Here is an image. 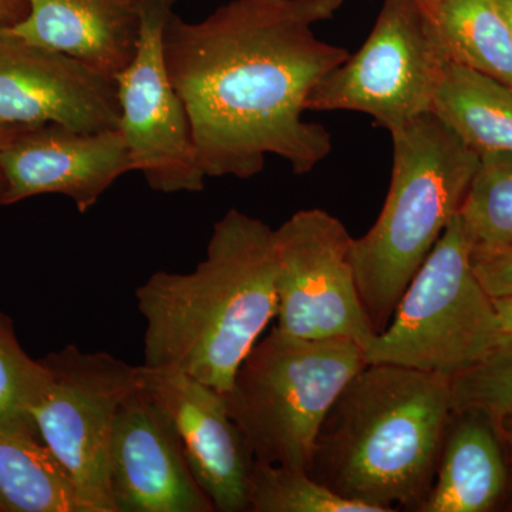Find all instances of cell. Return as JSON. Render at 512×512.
<instances>
[{
    "label": "cell",
    "mask_w": 512,
    "mask_h": 512,
    "mask_svg": "<svg viewBox=\"0 0 512 512\" xmlns=\"http://www.w3.org/2000/svg\"><path fill=\"white\" fill-rule=\"evenodd\" d=\"M49 370L26 355L12 323L0 313V429L37 430L30 407L45 389Z\"/></svg>",
    "instance_id": "22"
},
{
    "label": "cell",
    "mask_w": 512,
    "mask_h": 512,
    "mask_svg": "<svg viewBox=\"0 0 512 512\" xmlns=\"http://www.w3.org/2000/svg\"><path fill=\"white\" fill-rule=\"evenodd\" d=\"M0 121L18 127L57 124L86 133L119 130L116 80L0 28Z\"/></svg>",
    "instance_id": "11"
},
{
    "label": "cell",
    "mask_w": 512,
    "mask_h": 512,
    "mask_svg": "<svg viewBox=\"0 0 512 512\" xmlns=\"http://www.w3.org/2000/svg\"><path fill=\"white\" fill-rule=\"evenodd\" d=\"M0 511L90 512L39 431L0 429Z\"/></svg>",
    "instance_id": "17"
},
{
    "label": "cell",
    "mask_w": 512,
    "mask_h": 512,
    "mask_svg": "<svg viewBox=\"0 0 512 512\" xmlns=\"http://www.w3.org/2000/svg\"><path fill=\"white\" fill-rule=\"evenodd\" d=\"M28 15L10 30L33 45L79 60L116 80L140 40L136 0H26Z\"/></svg>",
    "instance_id": "15"
},
{
    "label": "cell",
    "mask_w": 512,
    "mask_h": 512,
    "mask_svg": "<svg viewBox=\"0 0 512 512\" xmlns=\"http://www.w3.org/2000/svg\"><path fill=\"white\" fill-rule=\"evenodd\" d=\"M114 512H212L163 414L133 390L121 404L109 450Z\"/></svg>",
    "instance_id": "14"
},
{
    "label": "cell",
    "mask_w": 512,
    "mask_h": 512,
    "mask_svg": "<svg viewBox=\"0 0 512 512\" xmlns=\"http://www.w3.org/2000/svg\"><path fill=\"white\" fill-rule=\"evenodd\" d=\"M451 62L512 86V40L497 0H431Z\"/></svg>",
    "instance_id": "19"
},
{
    "label": "cell",
    "mask_w": 512,
    "mask_h": 512,
    "mask_svg": "<svg viewBox=\"0 0 512 512\" xmlns=\"http://www.w3.org/2000/svg\"><path fill=\"white\" fill-rule=\"evenodd\" d=\"M251 512H376L346 500L309 476L308 471L256 461L248 485Z\"/></svg>",
    "instance_id": "21"
},
{
    "label": "cell",
    "mask_w": 512,
    "mask_h": 512,
    "mask_svg": "<svg viewBox=\"0 0 512 512\" xmlns=\"http://www.w3.org/2000/svg\"><path fill=\"white\" fill-rule=\"evenodd\" d=\"M49 377L30 407L40 437L72 477L90 512H114L109 450L121 404L137 387V366L107 352L66 346L43 359Z\"/></svg>",
    "instance_id": "8"
},
{
    "label": "cell",
    "mask_w": 512,
    "mask_h": 512,
    "mask_svg": "<svg viewBox=\"0 0 512 512\" xmlns=\"http://www.w3.org/2000/svg\"><path fill=\"white\" fill-rule=\"evenodd\" d=\"M451 414L450 377L366 365L326 414L309 476L376 512H419L433 487Z\"/></svg>",
    "instance_id": "3"
},
{
    "label": "cell",
    "mask_w": 512,
    "mask_h": 512,
    "mask_svg": "<svg viewBox=\"0 0 512 512\" xmlns=\"http://www.w3.org/2000/svg\"><path fill=\"white\" fill-rule=\"evenodd\" d=\"M137 382L170 424L214 510L248 511L255 457L228 412L224 393L184 373L144 365L137 366Z\"/></svg>",
    "instance_id": "12"
},
{
    "label": "cell",
    "mask_w": 512,
    "mask_h": 512,
    "mask_svg": "<svg viewBox=\"0 0 512 512\" xmlns=\"http://www.w3.org/2000/svg\"><path fill=\"white\" fill-rule=\"evenodd\" d=\"M343 3L231 0L201 22L171 16L165 63L207 177L247 180L268 156L303 175L332 153L329 131L303 114L316 86L350 56L315 33Z\"/></svg>",
    "instance_id": "1"
},
{
    "label": "cell",
    "mask_w": 512,
    "mask_h": 512,
    "mask_svg": "<svg viewBox=\"0 0 512 512\" xmlns=\"http://www.w3.org/2000/svg\"><path fill=\"white\" fill-rule=\"evenodd\" d=\"M471 265L491 298L512 296V245L471 249Z\"/></svg>",
    "instance_id": "24"
},
{
    "label": "cell",
    "mask_w": 512,
    "mask_h": 512,
    "mask_svg": "<svg viewBox=\"0 0 512 512\" xmlns=\"http://www.w3.org/2000/svg\"><path fill=\"white\" fill-rule=\"evenodd\" d=\"M355 238L320 208L293 214L274 229L276 329L303 339H346L365 349L376 330L357 288Z\"/></svg>",
    "instance_id": "9"
},
{
    "label": "cell",
    "mask_w": 512,
    "mask_h": 512,
    "mask_svg": "<svg viewBox=\"0 0 512 512\" xmlns=\"http://www.w3.org/2000/svg\"><path fill=\"white\" fill-rule=\"evenodd\" d=\"M450 62L431 0H383L366 42L316 86L308 111H356L392 133L433 111Z\"/></svg>",
    "instance_id": "7"
},
{
    "label": "cell",
    "mask_w": 512,
    "mask_h": 512,
    "mask_svg": "<svg viewBox=\"0 0 512 512\" xmlns=\"http://www.w3.org/2000/svg\"><path fill=\"white\" fill-rule=\"evenodd\" d=\"M471 249L457 215L407 285L386 328L363 352L366 365L386 363L451 379L501 342L494 301L474 272Z\"/></svg>",
    "instance_id": "6"
},
{
    "label": "cell",
    "mask_w": 512,
    "mask_h": 512,
    "mask_svg": "<svg viewBox=\"0 0 512 512\" xmlns=\"http://www.w3.org/2000/svg\"><path fill=\"white\" fill-rule=\"evenodd\" d=\"M274 229L238 210L215 222L190 274L156 272L138 286L144 366L175 370L227 393L276 318Z\"/></svg>",
    "instance_id": "2"
},
{
    "label": "cell",
    "mask_w": 512,
    "mask_h": 512,
    "mask_svg": "<svg viewBox=\"0 0 512 512\" xmlns=\"http://www.w3.org/2000/svg\"><path fill=\"white\" fill-rule=\"evenodd\" d=\"M3 195H5V183H3L2 174H0V204H3Z\"/></svg>",
    "instance_id": "30"
},
{
    "label": "cell",
    "mask_w": 512,
    "mask_h": 512,
    "mask_svg": "<svg viewBox=\"0 0 512 512\" xmlns=\"http://www.w3.org/2000/svg\"><path fill=\"white\" fill-rule=\"evenodd\" d=\"M22 127L18 126H10V124H5L0 121V150L15 137V134L18 133Z\"/></svg>",
    "instance_id": "28"
},
{
    "label": "cell",
    "mask_w": 512,
    "mask_h": 512,
    "mask_svg": "<svg viewBox=\"0 0 512 512\" xmlns=\"http://www.w3.org/2000/svg\"><path fill=\"white\" fill-rule=\"evenodd\" d=\"M498 8L503 13L505 22H507L508 30H510L512 40V0H497Z\"/></svg>",
    "instance_id": "29"
},
{
    "label": "cell",
    "mask_w": 512,
    "mask_h": 512,
    "mask_svg": "<svg viewBox=\"0 0 512 512\" xmlns=\"http://www.w3.org/2000/svg\"><path fill=\"white\" fill-rule=\"evenodd\" d=\"M26 0H0V28H12L28 15Z\"/></svg>",
    "instance_id": "25"
},
{
    "label": "cell",
    "mask_w": 512,
    "mask_h": 512,
    "mask_svg": "<svg viewBox=\"0 0 512 512\" xmlns=\"http://www.w3.org/2000/svg\"><path fill=\"white\" fill-rule=\"evenodd\" d=\"M493 301L501 335H503V339H512V296L493 298Z\"/></svg>",
    "instance_id": "26"
},
{
    "label": "cell",
    "mask_w": 512,
    "mask_h": 512,
    "mask_svg": "<svg viewBox=\"0 0 512 512\" xmlns=\"http://www.w3.org/2000/svg\"><path fill=\"white\" fill-rule=\"evenodd\" d=\"M453 412L480 410L495 424L512 413V339H503L483 360L451 377Z\"/></svg>",
    "instance_id": "23"
},
{
    "label": "cell",
    "mask_w": 512,
    "mask_h": 512,
    "mask_svg": "<svg viewBox=\"0 0 512 512\" xmlns=\"http://www.w3.org/2000/svg\"><path fill=\"white\" fill-rule=\"evenodd\" d=\"M130 171L133 161L120 128L86 133L57 124L22 127L0 150L3 204L62 194L87 212Z\"/></svg>",
    "instance_id": "13"
},
{
    "label": "cell",
    "mask_w": 512,
    "mask_h": 512,
    "mask_svg": "<svg viewBox=\"0 0 512 512\" xmlns=\"http://www.w3.org/2000/svg\"><path fill=\"white\" fill-rule=\"evenodd\" d=\"M511 491L512 461L497 424L480 410L453 412L419 512H491L510 503Z\"/></svg>",
    "instance_id": "16"
},
{
    "label": "cell",
    "mask_w": 512,
    "mask_h": 512,
    "mask_svg": "<svg viewBox=\"0 0 512 512\" xmlns=\"http://www.w3.org/2000/svg\"><path fill=\"white\" fill-rule=\"evenodd\" d=\"M458 215L473 248L512 245V154H480Z\"/></svg>",
    "instance_id": "20"
},
{
    "label": "cell",
    "mask_w": 512,
    "mask_h": 512,
    "mask_svg": "<svg viewBox=\"0 0 512 512\" xmlns=\"http://www.w3.org/2000/svg\"><path fill=\"white\" fill-rule=\"evenodd\" d=\"M498 430H500L501 437H503L505 447H507L508 454H510L512 461V413L505 414L503 419L497 423ZM510 504L512 507V491L510 497Z\"/></svg>",
    "instance_id": "27"
},
{
    "label": "cell",
    "mask_w": 512,
    "mask_h": 512,
    "mask_svg": "<svg viewBox=\"0 0 512 512\" xmlns=\"http://www.w3.org/2000/svg\"><path fill=\"white\" fill-rule=\"evenodd\" d=\"M393 170L375 225L353 241L357 288L386 328L407 285L457 217L480 156L433 111L392 131Z\"/></svg>",
    "instance_id": "4"
},
{
    "label": "cell",
    "mask_w": 512,
    "mask_h": 512,
    "mask_svg": "<svg viewBox=\"0 0 512 512\" xmlns=\"http://www.w3.org/2000/svg\"><path fill=\"white\" fill-rule=\"evenodd\" d=\"M365 353L346 339H303L272 329L224 393L256 461L308 471L320 426Z\"/></svg>",
    "instance_id": "5"
},
{
    "label": "cell",
    "mask_w": 512,
    "mask_h": 512,
    "mask_svg": "<svg viewBox=\"0 0 512 512\" xmlns=\"http://www.w3.org/2000/svg\"><path fill=\"white\" fill-rule=\"evenodd\" d=\"M433 113L478 156L512 154V86L450 62Z\"/></svg>",
    "instance_id": "18"
},
{
    "label": "cell",
    "mask_w": 512,
    "mask_h": 512,
    "mask_svg": "<svg viewBox=\"0 0 512 512\" xmlns=\"http://www.w3.org/2000/svg\"><path fill=\"white\" fill-rule=\"evenodd\" d=\"M178 0H136L140 40L133 62L116 77L126 138L134 171L160 192L204 188L187 111L168 74L164 32Z\"/></svg>",
    "instance_id": "10"
}]
</instances>
